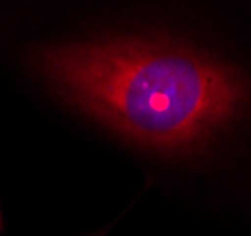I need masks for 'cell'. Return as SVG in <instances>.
<instances>
[{"label":"cell","mask_w":251,"mask_h":236,"mask_svg":"<svg viewBox=\"0 0 251 236\" xmlns=\"http://www.w3.org/2000/svg\"><path fill=\"white\" fill-rule=\"evenodd\" d=\"M28 64L70 106L163 153L204 148L250 100L236 68L166 40L48 44L28 53Z\"/></svg>","instance_id":"cell-1"}]
</instances>
